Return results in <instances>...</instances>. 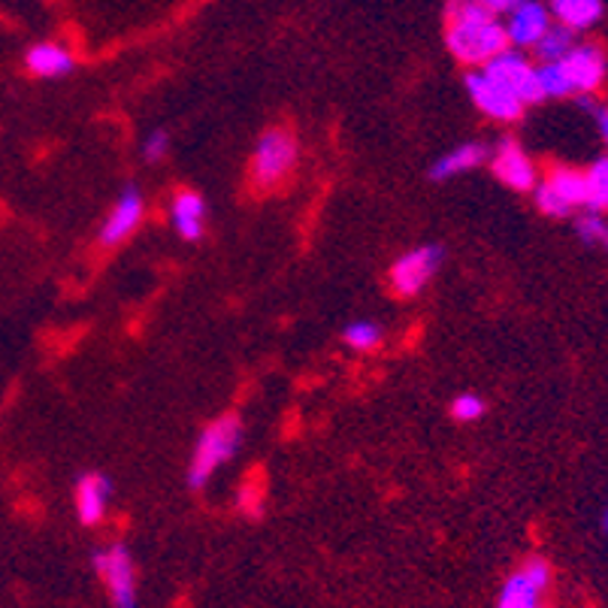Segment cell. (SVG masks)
Wrapping results in <instances>:
<instances>
[{
  "mask_svg": "<svg viewBox=\"0 0 608 608\" xmlns=\"http://www.w3.org/2000/svg\"><path fill=\"white\" fill-rule=\"evenodd\" d=\"M445 43L460 64L484 67L509 49L505 24L481 0H448L445 10Z\"/></svg>",
  "mask_w": 608,
  "mask_h": 608,
  "instance_id": "6da1fadb",
  "label": "cell"
},
{
  "mask_svg": "<svg viewBox=\"0 0 608 608\" xmlns=\"http://www.w3.org/2000/svg\"><path fill=\"white\" fill-rule=\"evenodd\" d=\"M606 52L597 43H575L563 61L538 64V79L545 97H569V94H594L606 79Z\"/></svg>",
  "mask_w": 608,
  "mask_h": 608,
  "instance_id": "7a4b0ae2",
  "label": "cell"
},
{
  "mask_svg": "<svg viewBox=\"0 0 608 608\" xmlns=\"http://www.w3.org/2000/svg\"><path fill=\"white\" fill-rule=\"evenodd\" d=\"M243 445V422L236 415H222L212 424H206V430L200 434L194 451H191V463H188V488L200 491L206 488L210 479L218 469L234 460L236 451Z\"/></svg>",
  "mask_w": 608,
  "mask_h": 608,
  "instance_id": "3957f363",
  "label": "cell"
},
{
  "mask_svg": "<svg viewBox=\"0 0 608 608\" xmlns=\"http://www.w3.org/2000/svg\"><path fill=\"white\" fill-rule=\"evenodd\" d=\"M300 161V146L288 128H269L252 154V185L255 191H273L291 179Z\"/></svg>",
  "mask_w": 608,
  "mask_h": 608,
  "instance_id": "277c9868",
  "label": "cell"
},
{
  "mask_svg": "<svg viewBox=\"0 0 608 608\" xmlns=\"http://www.w3.org/2000/svg\"><path fill=\"white\" fill-rule=\"evenodd\" d=\"M92 566L94 573L100 575L113 608H140V597H137V566H134V557H130V551L121 542L94 551Z\"/></svg>",
  "mask_w": 608,
  "mask_h": 608,
  "instance_id": "5b68a950",
  "label": "cell"
},
{
  "mask_svg": "<svg viewBox=\"0 0 608 608\" xmlns=\"http://www.w3.org/2000/svg\"><path fill=\"white\" fill-rule=\"evenodd\" d=\"M481 71L491 73L497 83H503L524 106H533L538 104V100H545L542 79H538V64H533V61L526 58L521 49H505L497 58L488 61Z\"/></svg>",
  "mask_w": 608,
  "mask_h": 608,
  "instance_id": "8992f818",
  "label": "cell"
},
{
  "mask_svg": "<svg viewBox=\"0 0 608 608\" xmlns=\"http://www.w3.org/2000/svg\"><path fill=\"white\" fill-rule=\"evenodd\" d=\"M536 206L545 215L563 218V215H573V210L587 206V179L578 170L569 167H557L551 170L536 188Z\"/></svg>",
  "mask_w": 608,
  "mask_h": 608,
  "instance_id": "52a82bcc",
  "label": "cell"
},
{
  "mask_svg": "<svg viewBox=\"0 0 608 608\" xmlns=\"http://www.w3.org/2000/svg\"><path fill=\"white\" fill-rule=\"evenodd\" d=\"M551 587V566L542 557H530L505 578L497 608H545L542 597Z\"/></svg>",
  "mask_w": 608,
  "mask_h": 608,
  "instance_id": "ba28073f",
  "label": "cell"
},
{
  "mask_svg": "<svg viewBox=\"0 0 608 608\" xmlns=\"http://www.w3.org/2000/svg\"><path fill=\"white\" fill-rule=\"evenodd\" d=\"M445 252L442 246L436 243H427V246H418L406 252L403 258H397V264L391 267V288L399 294V297H415L422 294L434 276L442 267Z\"/></svg>",
  "mask_w": 608,
  "mask_h": 608,
  "instance_id": "9c48e42d",
  "label": "cell"
},
{
  "mask_svg": "<svg viewBox=\"0 0 608 608\" xmlns=\"http://www.w3.org/2000/svg\"><path fill=\"white\" fill-rule=\"evenodd\" d=\"M467 88L472 104L479 106L484 116L497 118V121H515L524 113V104L518 100L515 94L509 92L503 83H497L491 73H484L481 67L476 73H469Z\"/></svg>",
  "mask_w": 608,
  "mask_h": 608,
  "instance_id": "30bf717a",
  "label": "cell"
},
{
  "mask_svg": "<svg viewBox=\"0 0 608 608\" xmlns=\"http://www.w3.org/2000/svg\"><path fill=\"white\" fill-rule=\"evenodd\" d=\"M505 36H509V46L515 49H536L538 40L548 34L551 24V10L538 0H524L518 3L515 10L505 12Z\"/></svg>",
  "mask_w": 608,
  "mask_h": 608,
  "instance_id": "8fae6325",
  "label": "cell"
},
{
  "mask_svg": "<svg viewBox=\"0 0 608 608\" xmlns=\"http://www.w3.org/2000/svg\"><path fill=\"white\" fill-rule=\"evenodd\" d=\"M142 212H146L142 194L134 185H128L121 194H118V200L113 203V210H109V215H106L104 224H100V234H97L100 246L104 248L121 246V243H125V239L140 227Z\"/></svg>",
  "mask_w": 608,
  "mask_h": 608,
  "instance_id": "7c38bea8",
  "label": "cell"
},
{
  "mask_svg": "<svg viewBox=\"0 0 608 608\" xmlns=\"http://www.w3.org/2000/svg\"><path fill=\"white\" fill-rule=\"evenodd\" d=\"M493 175L512 191H533L538 185L536 164L515 140H503L491 154Z\"/></svg>",
  "mask_w": 608,
  "mask_h": 608,
  "instance_id": "4fadbf2b",
  "label": "cell"
},
{
  "mask_svg": "<svg viewBox=\"0 0 608 608\" xmlns=\"http://www.w3.org/2000/svg\"><path fill=\"white\" fill-rule=\"evenodd\" d=\"M109 497H113V481L104 472H85L76 481V515L85 526H97L106 518L109 509Z\"/></svg>",
  "mask_w": 608,
  "mask_h": 608,
  "instance_id": "5bb4252c",
  "label": "cell"
},
{
  "mask_svg": "<svg viewBox=\"0 0 608 608\" xmlns=\"http://www.w3.org/2000/svg\"><path fill=\"white\" fill-rule=\"evenodd\" d=\"M73 52L61 43H34L24 52V67L36 79H61L73 71Z\"/></svg>",
  "mask_w": 608,
  "mask_h": 608,
  "instance_id": "9a60e30c",
  "label": "cell"
},
{
  "mask_svg": "<svg viewBox=\"0 0 608 608\" xmlns=\"http://www.w3.org/2000/svg\"><path fill=\"white\" fill-rule=\"evenodd\" d=\"M170 218H173L175 234L194 243L203 236V224H206V203L198 191H179L170 203Z\"/></svg>",
  "mask_w": 608,
  "mask_h": 608,
  "instance_id": "2e32d148",
  "label": "cell"
},
{
  "mask_svg": "<svg viewBox=\"0 0 608 608\" xmlns=\"http://www.w3.org/2000/svg\"><path fill=\"white\" fill-rule=\"evenodd\" d=\"M488 154H491L488 152V146H481V142H460L457 149L445 152L439 161H434V167H430V173L427 175H430L434 182H448V179H455V175L484 164Z\"/></svg>",
  "mask_w": 608,
  "mask_h": 608,
  "instance_id": "e0dca14e",
  "label": "cell"
},
{
  "mask_svg": "<svg viewBox=\"0 0 608 608\" xmlns=\"http://www.w3.org/2000/svg\"><path fill=\"white\" fill-rule=\"evenodd\" d=\"M548 10L554 22L582 34L602 19V0H548Z\"/></svg>",
  "mask_w": 608,
  "mask_h": 608,
  "instance_id": "ac0fdd59",
  "label": "cell"
},
{
  "mask_svg": "<svg viewBox=\"0 0 608 608\" xmlns=\"http://www.w3.org/2000/svg\"><path fill=\"white\" fill-rule=\"evenodd\" d=\"M575 34L569 28H563V24H551V31L542 40H538L536 46V58L542 64H554V61H563L569 52L575 49Z\"/></svg>",
  "mask_w": 608,
  "mask_h": 608,
  "instance_id": "d6986e66",
  "label": "cell"
},
{
  "mask_svg": "<svg viewBox=\"0 0 608 608\" xmlns=\"http://www.w3.org/2000/svg\"><path fill=\"white\" fill-rule=\"evenodd\" d=\"M587 179V210L597 212H608V158L597 161V164L590 167L585 173Z\"/></svg>",
  "mask_w": 608,
  "mask_h": 608,
  "instance_id": "ffe728a7",
  "label": "cell"
},
{
  "mask_svg": "<svg viewBox=\"0 0 608 608\" xmlns=\"http://www.w3.org/2000/svg\"><path fill=\"white\" fill-rule=\"evenodd\" d=\"M382 328L375 324V321H366V318H361V321H351L349 328L342 330V340H345V345L354 351H373L382 345Z\"/></svg>",
  "mask_w": 608,
  "mask_h": 608,
  "instance_id": "44dd1931",
  "label": "cell"
},
{
  "mask_svg": "<svg viewBox=\"0 0 608 608\" xmlns=\"http://www.w3.org/2000/svg\"><path fill=\"white\" fill-rule=\"evenodd\" d=\"M451 415H455V422L460 424H472L479 422L481 415H484V399L476 397V394H460L451 403Z\"/></svg>",
  "mask_w": 608,
  "mask_h": 608,
  "instance_id": "7402d4cb",
  "label": "cell"
},
{
  "mask_svg": "<svg viewBox=\"0 0 608 608\" xmlns=\"http://www.w3.org/2000/svg\"><path fill=\"white\" fill-rule=\"evenodd\" d=\"M167 152H170V134H167V130H152V134L142 140V158H146L149 164L164 161Z\"/></svg>",
  "mask_w": 608,
  "mask_h": 608,
  "instance_id": "603a6c76",
  "label": "cell"
},
{
  "mask_svg": "<svg viewBox=\"0 0 608 608\" xmlns=\"http://www.w3.org/2000/svg\"><path fill=\"white\" fill-rule=\"evenodd\" d=\"M239 509L246 512L248 518H258L264 512V500H260V488H258V472L239 488Z\"/></svg>",
  "mask_w": 608,
  "mask_h": 608,
  "instance_id": "cb8c5ba5",
  "label": "cell"
},
{
  "mask_svg": "<svg viewBox=\"0 0 608 608\" xmlns=\"http://www.w3.org/2000/svg\"><path fill=\"white\" fill-rule=\"evenodd\" d=\"M575 231H578V236L585 239V243H602V234H606V222L599 218L597 212H585L578 222H575Z\"/></svg>",
  "mask_w": 608,
  "mask_h": 608,
  "instance_id": "d4e9b609",
  "label": "cell"
},
{
  "mask_svg": "<svg viewBox=\"0 0 608 608\" xmlns=\"http://www.w3.org/2000/svg\"><path fill=\"white\" fill-rule=\"evenodd\" d=\"M582 106H587L590 113H594V118H597V128H599V137H602V142H606V149H608V106L602 104H594L590 97H582Z\"/></svg>",
  "mask_w": 608,
  "mask_h": 608,
  "instance_id": "484cf974",
  "label": "cell"
},
{
  "mask_svg": "<svg viewBox=\"0 0 608 608\" xmlns=\"http://www.w3.org/2000/svg\"><path fill=\"white\" fill-rule=\"evenodd\" d=\"M481 3H488L497 15H505V12H512L518 3H524V0H481Z\"/></svg>",
  "mask_w": 608,
  "mask_h": 608,
  "instance_id": "4316f807",
  "label": "cell"
},
{
  "mask_svg": "<svg viewBox=\"0 0 608 608\" xmlns=\"http://www.w3.org/2000/svg\"><path fill=\"white\" fill-rule=\"evenodd\" d=\"M602 533H608V505L606 512H602Z\"/></svg>",
  "mask_w": 608,
  "mask_h": 608,
  "instance_id": "83f0119b",
  "label": "cell"
},
{
  "mask_svg": "<svg viewBox=\"0 0 608 608\" xmlns=\"http://www.w3.org/2000/svg\"><path fill=\"white\" fill-rule=\"evenodd\" d=\"M602 246L608 248V224H606V234H602Z\"/></svg>",
  "mask_w": 608,
  "mask_h": 608,
  "instance_id": "f1b7e54d",
  "label": "cell"
}]
</instances>
